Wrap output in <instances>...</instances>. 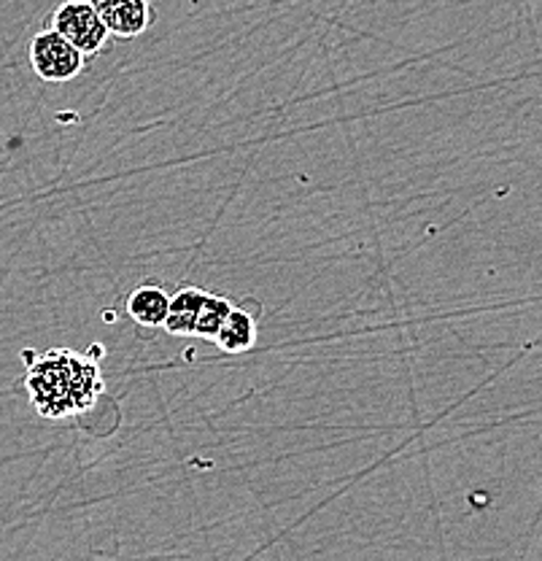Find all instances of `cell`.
<instances>
[{
	"label": "cell",
	"instance_id": "obj_1",
	"mask_svg": "<svg viewBox=\"0 0 542 561\" xmlns=\"http://www.w3.org/2000/svg\"><path fill=\"white\" fill-rule=\"evenodd\" d=\"M101 354V343L90 354L73 348H49L44 354L25 351V391L38 416L62 421L92 411L103 394Z\"/></svg>",
	"mask_w": 542,
	"mask_h": 561
},
{
	"label": "cell",
	"instance_id": "obj_2",
	"mask_svg": "<svg viewBox=\"0 0 542 561\" xmlns=\"http://www.w3.org/2000/svg\"><path fill=\"white\" fill-rule=\"evenodd\" d=\"M27 57H31L33 73L46 84H66L87 68V57L51 27L33 35Z\"/></svg>",
	"mask_w": 542,
	"mask_h": 561
},
{
	"label": "cell",
	"instance_id": "obj_3",
	"mask_svg": "<svg viewBox=\"0 0 542 561\" xmlns=\"http://www.w3.org/2000/svg\"><path fill=\"white\" fill-rule=\"evenodd\" d=\"M49 27L60 33L87 60L101 55L111 41L106 25H103L101 16L95 14V9L87 0H62L55 9V14H51Z\"/></svg>",
	"mask_w": 542,
	"mask_h": 561
},
{
	"label": "cell",
	"instance_id": "obj_4",
	"mask_svg": "<svg viewBox=\"0 0 542 561\" xmlns=\"http://www.w3.org/2000/svg\"><path fill=\"white\" fill-rule=\"evenodd\" d=\"M114 38H138L154 25L151 0H87Z\"/></svg>",
	"mask_w": 542,
	"mask_h": 561
},
{
	"label": "cell",
	"instance_id": "obj_5",
	"mask_svg": "<svg viewBox=\"0 0 542 561\" xmlns=\"http://www.w3.org/2000/svg\"><path fill=\"white\" fill-rule=\"evenodd\" d=\"M256 316H260V302L249 300V306H232L214 346L221 354H246V351H252L256 341Z\"/></svg>",
	"mask_w": 542,
	"mask_h": 561
},
{
	"label": "cell",
	"instance_id": "obj_6",
	"mask_svg": "<svg viewBox=\"0 0 542 561\" xmlns=\"http://www.w3.org/2000/svg\"><path fill=\"white\" fill-rule=\"evenodd\" d=\"M125 308L138 327L157 330V327L165 324V319H168V308H171V291H168L162 284L146 280V284L136 286V289L127 295Z\"/></svg>",
	"mask_w": 542,
	"mask_h": 561
},
{
	"label": "cell",
	"instance_id": "obj_7",
	"mask_svg": "<svg viewBox=\"0 0 542 561\" xmlns=\"http://www.w3.org/2000/svg\"><path fill=\"white\" fill-rule=\"evenodd\" d=\"M208 291L200 286H184L176 295H171V308H168V319L162 324V330L168 335L176 337H192L195 335L197 316H200L203 302H206Z\"/></svg>",
	"mask_w": 542,
	"mask_h": 561
},
{
	"label": "cell",
	"instance_id": "obj_8",
	"mask_svg": "<svg viewBox=\"0 0 542 561\" xmlns=\"http://www.w3.org/2000/svg\"><path fill=\"white\" fill-rule=\"evenodd\" d=\"M232 306H235V302L227 300V297L211 295V291H208L206 302H203L200 308V316H197L195 337H203V341H211V343L217 341L221 324H224V319L230 316Z\"/></svg>",
	"mask_w": 542,
	"mask_h": 561
}]
</instances>
